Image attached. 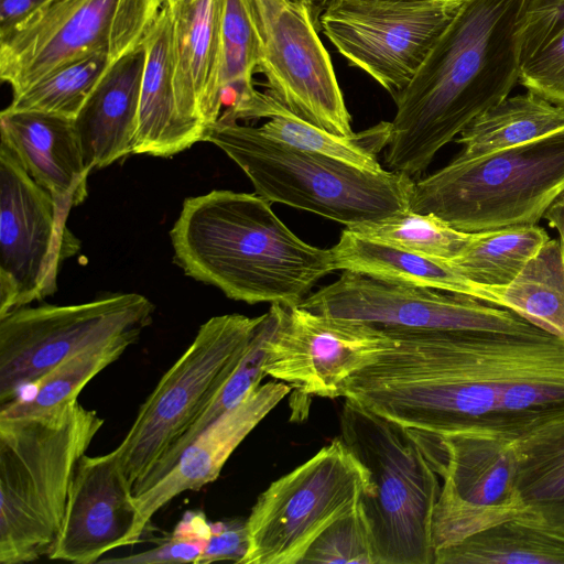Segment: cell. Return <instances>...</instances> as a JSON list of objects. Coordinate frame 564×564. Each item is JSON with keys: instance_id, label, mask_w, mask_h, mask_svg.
I'll use <instances>...</instances> for the list:
<instances>
[{"instance_id": "cell-1", "label": "cell", "mask_w": 564, "mask_h": 564, "mask_svg": "<svg viewBox=\"0 0 564 564\" xmlns=\"http://www.w3.org/2000/svg\"><path fill=\"white\" fill-rule=\"evenodd\" d=\"M395 346L350 376L340 397L434 435L503 430L564 409V338L538 329L383 328Z\"/></svg>"}, {"instance_id": "cell-2", "label": "cell", "mask_w": 564, "mask_h": 564, "mask_svg": "<svg viewBox=\"0 0 564 564\" xmlns=\"http://www.w3.org/2000/svg\"><path fill=\"white\" fill-rule=\"evenodd\" d=\"M530 0H464L406 87L393 99L384 162L411 177L519 84Z\"/></svg>"}, {"instance_id": "cell-3", "label": "cell", "mask_w": 564, "mask_h": 564, "mask_svg": "<svg viewBox=\"0 0 564 564\" xmlns=\"http://www.w3.org/2000/svg\"><path fill=\"white\" fill-rule=\"evenodd\" d=\"M170 237L186 275L248 304L299 306L335 271L330 249L300 239L256 193L186 198Z\"/></svg>"}, {"instance_id": "cell-4", "label": "cell", "mask_w": 564, "mask_h": 564, "mask_svg": "<svg viewBox=\"0 0 564 564\" xmlns=\"http://www.w3.org/2000/svg\"><path fill=\"white\" fill-rule=\"evenodd\" d=\"M104 425L78 399L46 414L0 417V563L48 556L76 466Z\"/></svg>"}, {"instance_id": "cell-5", "label": "cell", "mask_w": 564, "mask_h": 564, "mask_svg": "<svg viewBox=\"0 0 564 564\" xmlns=\"http://www.w3.org/2000/svg\"><path fill=\"white\" fill-rule=\"evenodd\" d=\"M247 175L254 193L351 228L409 209L414 181L400 172H367L291 148L259 128L221 115L207 140Z\"/></svg>"}, {"instance_id": "cell-6", "label": "cell", "mask_w": 564, "mask_h": 564, "mask_svg": "<svg viewBox=\"0 0 564 564\" xmlns=\"http://www.w3.org/2000/svg\"><path fill=\"white\" fill-rule=\"evenodd\" d=\"M564 193V127L477 158L457 155L414 182L409 208L465 232L538 225Z\"/></svg>"}, {"instance_id": "cell-7", "label": "cell", "mask_w": 564, "mask_h": 564, "mask_svg": "<svg viewBox=\"0 0 564 564\" xmlns=\"http://www.w3.org/2000/svg\"><path fill=\"white\" fill-rule=\"evenodd\" d=\"M339 429L370 473L361 505L378 564H435L433 517L441 484L413 433L348 399Z\"/></svg>"}, {"instance_id": "cell-8", "label": "cell", "mask_w": 564, "mask_h": 564, "mask_svg": "<svg viewBox=\"0 0 564 564\" xmlns=\"http://www.w3.org/2000/svg\"><path fill=\"white\" fill-rule=\"evenodd\" d=\"M263 317L264 314L257 317L226 314L209 318L161 377L128 433L112 451L132 489L212 403Z\"/></svg>"}, {"instance_id": "cell-9", "label": "cell", "mask_w": 564, "mask_h": 564, "mask_svg": "<svg viewBox=\"0 0 564 564\" xmlns=\"http://www.w3.org/2000/svg\"><path fill=\"white\" fill-rule=\"evenodd\" d=\"M159 0H45L0 33V77L19 94L56 69L94 53L115 62L140 46Z\"/></svg>"}, {"instance_id": "cell-10", "label": "cell", "mask_w": 564, "mask_h": 564, "mask_svg": "<svg viewBox=\"0 0 564 564\" xmlns=\"http://www.w3.org/2000/svg\"><path fill=\"white\" fill-rule=\"evenodd\" d=\"M370 491V473L339 437L263 490L246 519L240 564H300L315 539Z\"/></svg>"}, {"instance_id": "cell-11", "label": "cell", "mask_w": 564, "mask_h": 564, "mask_svg": "<svg viewBox=\"0 0 564 564\" xmlns=\"http://www.w3.org/2000/svg\"><path fill=\"white\" fill-rule=\"evenodd\" d=\"M154 305L116 293L70 305L21 306L0 316V405L66 358L152 322Z\"/></svg>"}, {"instance_id": "cell-12", "label": "cell", "mask_w": 564, "mask_h": 564, "mask_svg": "<svg viewBox=\"0 0 564 564\" xmlns=\"http://www.w3.org/2000/svg\"><path fill=\"white\" fill-rule=\"evenodd\" d=\"M409 430L443 480L433 517L435 553L520 516L516 449L508 431L434 435Z\"/></svg>"}, {"instance_id": "cell-13", "label": "cell", "mask_w": 564, "mask_h": 564, "mask_svg": "<svg viewBox=\"0 0 564 564\" xmlns=\"http://www.w3.org/2000/svg\"><path fill=\"white\" fill-rule=\"evenodd\" d=\"M464 0H333L321 31L393 98L410 83Z\"/></svg>"}, {"instance_id": "cell-14", "label": "cell", "mask_w": 564, "mask_h": 564, "mask_svg": "<svg viewBox=\"0 0 564 564\" xmlns=\"http://www.w3.org/2000/svg\"><path fill=\"white\" fill-rule=\"evenodd\" d=\"M67 214L0 142V316L55 293L64 260L80 249Z\"/></svg>"}, {"instance_id": "cell-15", "label": "cell", "mask_w": 564, "mask_h": 564, "mask_svg": "<svg viewBox=\"0 0 564 564\" xmlns=\"http://www.w3.org/2000/svg\"><path fill=\"white\" fill-rule=\"evenodd\" d=\"M258 36L257 72L269 93L303 120L349 135L351 118L330 56L307 10L291 0H248Z\"/></svg>"}, {"instance_id": "cell-16", "label": "cell", "mask_w": 564, "mask_h": 564, "mask_svg": "<svg viewBox=\"0 0 564 564\" xmlns=\"http://www.w3.org/2000/svg\"><path fill=\"white\" fill-rule=\"evenodd\" d=\"M299 306L381 328L506 333L540 329L507 308L470 295L389 283L350 271H343L338 280L311 293Z\"/></svg>"}, {"instance_id": "cell-17", "label": "cell", "mask_w": 564, "mask_h": 564, "mask_svg": "<svg viewBox=\"0 0 564 564\" xmlns=\"http://www.w3.org/2000/svg\"><path fill=\"white\" fill-rule=\"evenodd\" d=\"M395 344L381 327L289 307L265 345L264 371L303 395L335 399L350 376Z\"/></svg>"}, {"instance_id": "cell-18", "label": "cell", "mask_w": 564, "mask_h": 564, "mask_svg": "<svg viewBox=\"0 0 564 564\" xmlns=\"http://www.w3.org/2000/svg\"><path fill=\"white\" fill-rule=\"evenodd\" d=\"M138 510L132 486L115 454L78 462L51 560L93 564L111 550L133 544Z\"/></svg>"}, {"instance_id": "cell-19", "label": "cell", "mask_w": 564, "mask_h": 564, "mask_svg": "<svg viewBox=\"0 0 564 564\" xmlns=\"http://www.w3.org/2000/svg\"><path fill=\"white\" fill-rule=\"evenodd\" d=\"M291 389L290 384L273 379L250 391L199 433L155 485L133 496L138 539L153 516L172 499L215 481L235 449Z\"/></svg>"}, {"instance_id": "cell-20", "label": "cell", "mask_w": 564, "mask_h": 564, "mask_svg": "<svg viewBox=\"0 0 564 564\" xmlns=\"http://www.w3.org/2000/svg\"><path fill=\"white\" fill-rule=\"evenodd\" d=\"M167 1L173 10L180 109L185 121L206 141L224 107L219 72L225 0Z\"/></svg>"}, {"instance_id": "cell-21", "label": "cell", "mask_w": 564, "mask_h": 564, "mask_svg": "<svg viewBox=\"0 0 564 564\" xmlns=\"http://www.w3.org/2000/svg\"><path fill=\"white\" fill-rule=\"evenodd\" d=\"M0 135L64 213L85 200L91 169L85 163L74 119L7 107L0 113Z\"/></svg>"}, {"instance_id": "cell-22", "label": "cell", "mask_w": 564, "mask_h": 564, "mask_svg": "<svg viewBox=\"0 0 564 564\" xmlns=\"http://www.w3.org/2000/svg\"><path fill=\"white\" fill-rule=\"evenodd\" d=\"M143 43L145 64L133 154L169 158L203 141L185 121L177 100L174 21L169 1L162 4Z\"/></svg>"}, {"instance_id": "cell-23", "label": "cell", "mask_w": 564, "mask_h": 564, "mask_svg": "<svg viewBox=\"0 0 564 564\" xmlns=\"http://www.w3.org/2000/svg\"><path fill=\"white\" fill-rule=\"evenodd\" d=\"M144 43L115 61L74 119L85 163L106 167L133 154Z\"/></svg>"}, {"instance_id": "cell-24", "label": "cell", "mask_w": 564, "mask_h": 564, "mask_svg": "<svg viewBox=\"0 0 564 564\" xmlns=\"http://www.w3.org/2000/svg\"><path fill=\"white\" fill-rule=\"evenodd\" d=\"M506 430L516 449L518 518L564 529V409Z\"/></svg>"}, {"instance_id": "cell-25", "label": "cell", "mask_w": 564, "mask_h": 564, "mask_svg": "<svg viewBox=\"0 0 564 564\" xmlns=\"http://www.w3.org/2000/svg\"><path fill=\"white\" fill-rule=\"evenodd\" d=\"M261 118L268 121L259 127L260 131L278 142L367 172L384 170L378 158L390 141L391 123L388 121L349 135H337L297 117L268 90H257L242 119Z\"/></svg>"}, {"instance_id": "cell-26", "label": "cell", "mask_w": 564, "mask_h": 564, "mask_svg": "<svg viewBox=\"0 0 564 564\" xmlns=\"http://www.w3.org/2000/svg\"><path fill=\"white\" fill-rule=\"evenodd\" d=\"M435 564H564V529L506 520L437 550Z\"/></svg>"}, {"instance_id": "cell-27", "label": "cell", "mask_w": 564, "mask_h": 564, "mask_svg": "<svg viewBox=\"0 0 564 564\" xmlns=\"http://www.w3.org/2000/svg\"><path fill=\"white\" fill-rule=\"evenodd\" d=\"M477 296L564 338V250L560 239L544 242L510 283L478 284Z\"/></svg>"}, {"instance_id": "cell-28", "label": "cell", "mask_w": 564, "mask_h": 564, "mask_svg": "<svg viewBox=\"0 0 564 564\" xmlns=\"http://www.w3.org/2000/svg\"><path fill=\"white\" fill-rule=\"evenodd\" d=\"M564 127V107L527 90L508 96L476 117L455 139L464 158L523 144Z\"/></svg>"}, {"instance_id": "cell-29", "label": "cell", "mask_w": 564, "mask_h": 564, "mask_svg": "<svg viewBox=\"0 0 564 564\" xmlns=\"http://www.w3.org/2000/svg\"><path fill=\"white\" fill-rule=\"evenodd\" d=\"M141 333H126L66 358L28 386V393L0 405V417L42 415L76 400L86 384L118 360Z\"/></svg>"}, {"instance_id": "cell-30", "label": "cell", "mask_w": 564, "mask_h": 564, "mask_svg": "<svg viewBox=\"0 0 564 564\" xmlns=\"http://www.w3.org/2000/svg\"><path fill=\"white\" fill-rule=\"evenodd\" d=\"M519 84L564 107V0H530L520 35Z\"/></svg>"}, {"instance_id": "cell-31", "label": "cell", "mask_w": 564, "mask_h": 564, "mask_svg": "<svg viewBox=\"0 0 564 564\" xmlns=\"http://www.w3.org/2000/svg\"><path fill=\"white\" fill-rule=\"evenodd\" d=\"M288 308L280 304H271L270 310L264 314L262 322L251 337L239 364L212 403L150 474L134 486V495L155 485L174 466L182 452L199 433L261 384L262 379L267 376L264 371L265 345L284 319Z\"/></svg>"}, {"instance_id": "cell-32", "label": "cell", "mask_w": 564, "mask_h": 564, "mask_svg": "<svg viewBox=\"0 0 564 564\" xmlns=\"http://www.w3.org/2000/svg\"><path fill=\"white\" fill-rule=\"evenodd\" d=\"M550 239L539 225L510 226L473 232L452 264L469 281L487 286L510 283Z\"/></svg>"}, {"instance_id": "cell-33", "label": "cell", "mask_w": 564, "mask_h": 564, "mask_svg": "<svg viewBox=\"0 0 564 564\" xmlns=\"http://www.w3.org/2000/svg\"><path fill=\"white\" fill-rule=\"evenodd\" d=\"M258 36L248 0H225L220 33L219 85L225 112L236 115L254 95Z\"/></svg>"}, {"instance_id": "cell-34", "label": "cell", "mask_w": 564, "mask_h": 564, "mask_svg": "<svg viewBox=\"0 0 564 564\" xmlns=\"http://www.w3.org/2000/svg\"><path fill=\"white\" fill-rule=\"evenodd\" d=\"M112 63L107 53L100 52L66 64L13 95L8 108L75 119Z\"/></svg>"}, {"instance_id": "cell-35", "label": "cell", "mask_w": 564, "mask_h": 564, "mask_svg": "<svg viewBox=\"0 0 564 564\" xmlns=\"http://www.w3.org/2000/svg\"><path fill=\"white\" fill-rule=\"evenodd\" d=\"M348 229L379 242L444 260L457 257L471 236L434 214L410 208Z\"/></svg>"}, {"instance_id": "cell-36", "label": "cell", "mask_w": 564, "mask_h": 564, "mask_svg": "<svg viewBox=\"0 0 564 564\" xmlns=\"http://www.w3.org/2000/svg\"><path fill=\"white\" fill-rule=\"evenodd\" d=\"M304 563L378 564L361 501L315 539L301 561Z\"/></svg>"}, {"instance_id": "cell-37", "label": "cell", "mask_w": 564, "mask_h": 564, "mask_svg": "<svg viewBox=\"0 0 564 564\" xmlns=\"http://www.w3.org/2000/svg\"><path fill=\"white\" fill-rule=\"evenodd\" d=\"M212 534L210 522L198 510L186 511L170 536L158 546L124 557L100 560L117 564H197Z\"/></svg>"}, {"instance_id": "cell-38", "label": "cell", "mask_w": 564, "mask_h": 564, "mask_svg": "<svg viewBox=\"0 0 564 564\" xmlns=\"http://www.w3.org/2000/svg\"><path fill=\"white\" fill-rule=\"evenodd\" d=\"M209 542L197 564L232 561L240 564L249 546L248 529L243 519H228L210 522Z\"/></svg>"}, {"instance_id": "cell-39", "label": "cell", "mask_w": 564, "mask_h": 564, "mask_svg": "<svg viewBox=\"0 0 564 564\" xmlns=\"http://www.w3.org/2000/svg\"><path fill=\"white\" fill-rule=\"evenodd\" d=\"M45 0H0V33L11 29Z\"/></svg>"}, {"instance_id": "cell-40", "label": "cell", "mask_w": 564, "mask_h": 564, "mask_svg": "<svg viewBox=\"0 0 564 564\" xmlns=\"http://www.w3.org/2000/svg\"><path fill=\"white\" fill-rule=\"evenodd\" d=\"M543 218L557 231L564 250V193L550 206Z\"/></svg>"}, {"instance_id": "cell-41", "label": "cell", "mask_w": 564, "mask_h": 564, "mask_svg": "<svg viewBox=\"0 0 564 564\" xmlns=\"http://www.w3.org/2000/svg\"><path fill=\"white\" fill-rule=\"evenodd\" d=\"M291 1L304 7L307 10L316 29L318 31H321V23H319L321 17H322L323 12L326 10V8L329 6L332 0H291Z\"/></svg>"}, {"instance_id": "cell-42", "label": "cell", "mask_w": 564, "mask_h": 564, "mask_svg": "<svg viewBox=\"0 0 564 564\" xmlns=\"http://www.w3.org/2000/svg\"><path fill=\"white\" fill-rule=\"evenodd\" d=\"M165 1H167V0H159V2H160L161 4H163Z\"/></svg>"}, {"instance_id": "cell-43", "label": "cell", "mask_w": 564, "mask_h": 564, "mask_svg": "<svg viewBox=\"0 0 564 564\" xmlns=\"http://www.w3.org/2000/svg\"><path fill=\"white\" fill-rule=\"evenodd\" d=\"M333 1V0H332Z\"/></svg>"}]
</instances>
